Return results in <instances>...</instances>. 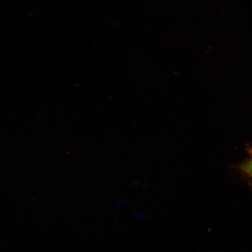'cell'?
I'll return each mask as SVG.
<instances>
[{
    "mask_svg": "<svg viewBox=\"0 0 252 252\" xmlns=\"http://www.w3.org/2000/svg\"><path fill=\"white\" fill-rule=\"evenodd\" d=\"M239 170L242 175L244 178H250L252 177V160L251 159L246 160L243 163L239 164L236 168Z\"/></svg>",
    "mask_w": 252,
    "mask_h": 252,
    "instance_id": "6da1fadb",
    "label": "cell"
}]
</instances>
